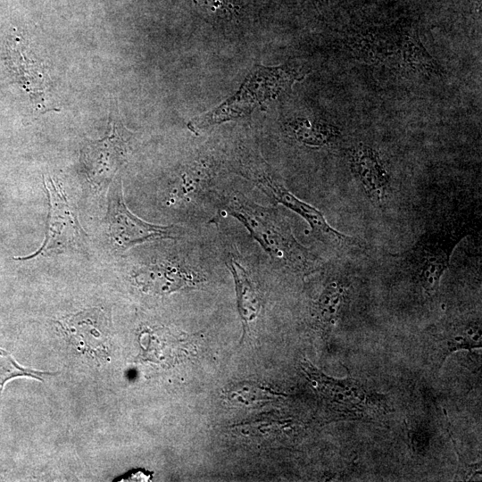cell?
Returning a JSON list of instances; mask_svg holds the SVG:
<instances>
[{
	"mask_svg": "<svg viewBox=\"0 0 482 482\" xmlns=\"http://www.w3.org/2000/svg\"><path fill=\"white\" fill-rule=\"evenodd\" d=\"M221 215L237 220L275 263L305 274L320 267L278 210L260 205L242 194H231L223 199Z\"/></svg>",
	"mask_w": 482,
	"mask_h": 482,
	"instance_id": "6da1fadb",
	"label": "cell"
},
{
	"mask_svg": "<svg viewBox=\"0 0 482 482\" xmlns=\"http://www.w3.org/2000/svg\"><path fill=\"white\" fill-rule=\"evenodd\" d=\"M233 168L236 173L251 181L277 204L284 205L305 220L312 235L327 245L341 251L362 247V240L334 229L320 211L290 192L254 149L245 145L240 147Z\"/></svg>",
	"mask_w": 482,
	"mask_h": 482,
	"instance_id": "7a4b0ae2",
	"label": "cell"
},
{
	"mask_svg": "<svg viewBox=\"0 0 482 482\" xmlns=\"http://www.w3.org/2000/svg\"><path fill=\"white\" fill-rule=\"evenodd\" d=\"M308 71L304 66L288 62L275 67L258 66L243 82L239 90L213 110L188 123L193 132L210 126L247 117L254 109L278 97L301 80Z\"/></svg>",
	"mask_w": 482,
	"mask_h": 482,
	"instance_id": "3957f363",
	"label": "cell"
},
{
	"mask_svg": "<svg viewBox=\"0 0 482 482\" xmlns=\"http://www.w3.org/2000/svg\"><path fill=\"white\" fill-rule=\"evenodd\" d=\"M44 185L49 201V212L43 244L37 251L28 256L14 257L16 261H27L53 253L81 248L87 237L62 187L52 178H45Z\"/></svg>",
	"mask_w": 482,
	"mask_h": 482,
	"instance_id": "277c9868",
	"label": "cell"
},
{
	"mask_svg": "<svg viewBox=\"0 0 482 482\" xmlns=\"http://www.w3.org/2000/svg\"><path fill=\"white\" fill-rule=\"evenodd\" d=\"M104 225L112 246L120 251L145 242L178 237L174 227L149 223L131 212L124 202L120 179L113 180L109 189Z\"/></svg>",
	"mask_w": 482,
	"mask_h": 482,
	"instance_id": "5b68a950",
	"label": "cell"
},
{
	"mask_svg": "<svg viewBox=\"0 0 482 482\" xmlns=\"http://www.w3.org/2000/svg\"><path fill=\"white\" fill-rule=\"evenodd\" d=\"M461 237L458 233L445 230L428 231L412 246L409 264L428 295L437 291L441 278L449 267L452 252Z\"/></svg>",
	"mask_w": 482,
	"mask_h": 482,
	"instance_id": "8992f818",
	"label": "cell"
},
{
	"mask_svg": "<svg viewBox=\"0 0 482 482\" xmlns=\"http://www.w3.org/2000/svg\"><path fill=\"white\" fill-rule=\"evenodd\" d=\"M349 161L366 196L377 205L385 204L391 190V177L378 152L360 144L352 149Z\"/></svg>",
	"mask_w": 482,
	"mask_h": 482,
	"instance_id": "52a82bcc",
	"label": "cell"
},
{
	"mask_svg": "<svg viewBox=\"0 0 482 482\" xmlns=\"http://www.w3.org/2000/svg\"><path fill=\"white\" fill-rule=\"evenodd\" d=\"M127 137L112 129L104 138L90 143L85 154L87 176L96 187L109 184L126 160Z\"/></svg>",
	"mask_w": 482,
	"mask_h": 482,
	"instance_id": "ba28073f",
	"label": "cell"
},
{
	"mask_svg": "<svg viewBox=\"0 0 482 482\" xmlns=\"http://www.w3.org/2000/svg\"><path fill=\"white\" fill-rule=\"evenodd\" d=\"M135 278L145 290L156 294L192 288L203 281L199 274L177 262L145 266L137 270Z\"/></svg>",
	"mask_w": 482,
	"mask_h": 482,
	"instance_id": "9c48e42d",
	"label": "cell"
},
{
	"mask_svg": "<svg viewBox=\"0 0 482 482\" xmlns=\"http://www.w3.org/2000/svg\"><path fill=\"white\" fill-rule=\"evenodd\" d=\"M217 170L215 161L205 155L189 161L178 170L168 201L173 204L189 201L210 184Z\"/></svg>",
	"mask_w": 482,
	"mask_h": 482,
	"instance_id": "30bf717a",
	"label": "cell"
},
{
	"mask_svg": "<svg viewBox=\"0 0 482 482\" xmlns=\"http://www.w3.org/2000/svg\"><path fill=\"white\" fill-rule=\"evenodd\" d=\"M226 264L234 278L237 308L245 326L253 322L261 311L262 299L248 270L234 254H229Z\"/></svg>",
	"mask_w": 482,
	"mask_h": 482,
	"instance_id": "8fae6325",
	"label": "cell"
},
{
	"mask_svg": "<svg viewBox=\"0 0 482 482\" xmlns=\"http://www.w3.org/2000/svg\"><path fill=\"white\" fill-rule=\"evenodd\" d=\"M303 372L320 394L327 400L342 405H358L363 392L350 380H336L327 377L308 361L301 363Z\"/></svg>",
	"mask_w": 482,
	"mask_h": 482,
	"instance_id": "7c38bea8",
	"label": "cell"
},
{
	"mask_svg": "<svg viewBox=\"0 0 482 482\" xmlns=\"http://www.w3.org/2000/svg\"><path fill=\"white\" fill-rule=\"evenodd\" d=\"M287 130L295 140L309 147L328 145L339 135L337 127L322 120L306 118H296L288 121Z\"/></svg>",
	"mask_w": 482,
	"mask_h": 482,
	"instance_id": "4fadbf2b",
	"label": "cell"
},
{
	"mask_svg": "<svg viewBox=\"0 0 482 482\" xmlns=\"http://www.w3.org/2000/svg\"><path fill=\"white\" fill-rule=\"evenodd\" d=\"M346 293L343 281L335 279L326 285L313 305V316L320 326L328 329L335 323Z\"/></svg>",
	"mask_w": 482,
	"mask_h": 482,
	"instance_id": "5bb4252c",
	"label": "cell"
},
{
	"mask_svg": "<svg viewBox=\"0 0 482 482\" xmlns=\"http://www.w3.org/2000/svg\"><path fill=\"white\" fill-rule=\"evenodd\" d=\"M229 401L237 406L248 407L264 404L283 395L270 387L253 381H240L226 387Z\"/></svg>",
	"mask_w": 482,
	"mask_h": 482,
	"instance_id": "9a60e30c",
	"label": "cell"
},
{
	"mask_svg": "<svg viewBox=\"0 0 482 482\" xmlns=\"http://www.w3.org/2000/svg\"><path fill=\"white\" fill-rule=\"evenodd\" d=\"M399 54L402 63L411 71L430 74L438 70L436 62L426 51L417 35H403Z\"/></svg>",
	"mask_w": 482,
	"mask_h": 482,
	"instance_id": "2e32d148",
	"label": "cell"
},
{
	"mask_svg": "<svg viewBox=\"0 0 482 482\" xmlns=\"http://www.w3.org/2000/svg\"><path fill=\"white\" fill-rule=\"evenodd\" d=\"M448 353L459 350L481 346L480 325L478 321L456 328L447 340Z\"/></svg>",
	"mask_w": 482,
	"mask_h": 482,
	"instance_id": "e0dca14e",
	"label": "cell"
},
{
	"mask_svg": "<svg viewBox=\"0 0 482 482\" xmlns=\"http://www.w3.org/2000/svg\"><path fill=\"white\" fill-rule=\"evenodd\" d=\"M46 375L53 376L54 373L23 368L15 362L11 354L0 349V386L2 388L9 379L15 377L26 376L43 380V377Z\"/></svg>",
	"mask_w": 482,
	"mask_h": 482,
	"instance_id": "ac0fdd59",
	"label": "cell"
},
{
	"mask_svg": "<svg viewBox=\"0 0 482 482\" xmlns=\"http://www.w3.org/2000/svg\"><path fill=\"white\" fill-rule=\"evenodd\" d=\"M324 2H328V0H323Z\"/></svg>",
	"mask_w": 482,
	"mask_h": 482,
	"instance_id": "d6986e66",
	"label": "cell"
}]
</instances>
